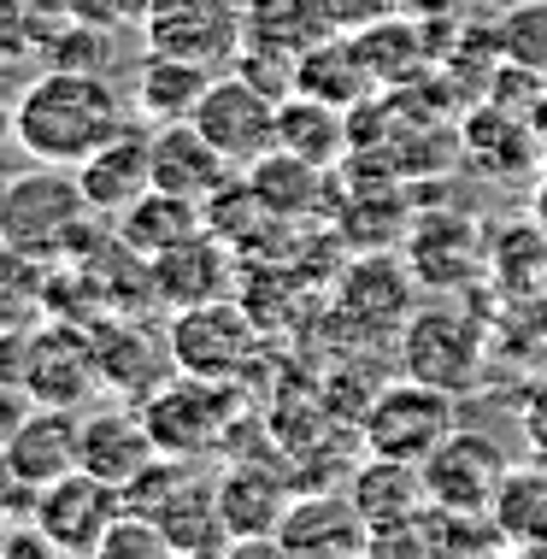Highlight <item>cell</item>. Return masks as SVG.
<instances>
[{"label": "cell", "instance_id": "6da1fadb", "mask_svg": "<svg viewBox=\"0 0 547 559\" xmlns=\"http://www.w3.org/2000/svg\"><path fill=\"white\" fill-rule=\"evenodd\" d=\"M135 107L112 88L106 71H41L36 83H24L19 95V154L41 159V165H78L106 147Z\"/></svg>", "mask_w": 547, "mask_h": 559}, {"label": "cell", "instance_id": "7a4b0ae2", "mask_svg": "<svg viewBox=\"0 0 547 559\" xmlns=\"http://www.w3.org/2000/svg\"><path fill=\"white\" fill-rule=\"evenodd\" d=\"M83 218H88V201H83V183H78L71 165L29 159V171L0 177V236L19 241L29 253H41V260H48V253L66 260V253L88 236Z\"/></svg>", "mask_w": 547, "mask_h": 559}, {"label": "cell", "instance_id": "3957f363", "mask_svg": "<svg viewBox=\"0 0 547 559\" xmlns=\"http://www.w3.org/2000/svg\"><path fill=\"white\" fill-rule=\"evenodd\" d=\"M142 418L154 430L159 453L177 460H206L230 442L236 418H241V389L236 377H194V371H171L154 395L142 401Z\"/></svg>", "mask_w": 547, "mask_h": 559}, {"label": "cell", "instance_id": "277c9868", "mask_svg": "<svg viewBox=\"0 0 547 559\" xmlns=\"http://www.w3.org/2000/svg\"><path fill=\"white\" fill-rule=\"evenodd\" d=\"M453 401H460V395L424 383V377H401V383L377 389V395L365 401V413H359L365 453H389V460L424 465L453 430H460V425H453V413H460Z\"/></svg>", "mask_w": 547, "mask_h": 559}, {"label": "cell", "instance_id": "5b68a950", "mask_svg": "<svg viewBox=\"0 0 547 559\" xmlns=\"http://www.w3.org/2000/svg\"><path fill=\"white\" fill-rule=\"evenodd\" d=\"M177 371L194 377H241L260 359V319L248 307H236L230 295L201 300V307H177L165 324Z\"/></svg>", "mask_w": 547, "mask_h": 559}, {"label": "cell", "instance_id": "8992f818", "mask_svg": "<svg viewBox=\"0 0 547 559\" xmlns=\"http://www.w3.org/2000/svg\"><path fill=\"white\" fill-rule=\"evenodd\" d=\"M142 48L194 59V66L230 71L241 48V7L236 0H142Z\"/></svg>", "mask_w": 547, "mask_h": 559}, {"label": "cell", "instance_id": "52a82bcc", "mask_svg": "<svg viewBox=\"0 0 547 559\" xmlns=\"http://www.w3.org/2000/svg\"><path fill=\"white\" fill-rule=\"evenodd\" d=\"M118 512H124V489L78 465V472L53 477L48 489H36V507H29V519L41 524V536L53 542V554L95 559V554H100V536L112 531Z\"/></svg>", "mask_w": 547, "mask_h": 559}, {"label": "cell", "instance_id": "ba28073f", "mask_svg": "<svg viewBox=\"0 0 547 559\" xmlns=\"http://www.w3.org/2000/svg\"><path fill=\"white\" fill-rule=\"evenodd\" d=\"M194 124L236 171H248V165H260L277 147V100L260 83H248L241 71H218L201 95V107H194Z\"/></svg>", "mask_w": 547, "mask_h": 559}, {"label": "cell", "instance_id": "9c48e42d", "mask_svg": "<svg viewBox=\"0 0 547 559\" xmlns=\"http://www.w3.org/2000/svg\"><path fill=\"white\" fill-rule=\"evenodd\" d=\"M401 371L424 377V383L465 395L483 377V336L465 312L453 307H418L401 330Z\"/></svg>", "mask_w": 547, "mask_h": 559}, {"label": "cell", "instance_id": "30bf717a", "mask_svg": "<svg viewBox=\"0 0 547 559\" xmlns=\"http://www.w3.org/2000/svg\"><path fill=\"white\" fill-rule=\"evenodd\" d=\"M288 501H295V483L277 465L236 453L218 472V512H224V531H230V554H283L277 524H283Z\"/></svg>", "mask_w": 547, "mask_h": 559}, {"label": "cell", "instance_id": "8fae6325", "mask_svg": "<svg viewBox=\"0 0 547 559\" xmlns=\"http://www.w3.org/2000/svg\"><path fill=\"white\" fill-rule=\"evenodd\" d=\"M507 477H512L507 448L483 430H453L424 460V495L436 507H453V512H495V495Z\"/></svg>", "mask_w": 547, "mask_h": 559}, {"label": "cell", "instance_id": "7c38bea8", "mask_svg": "<svg viewBox=\"0 0 547 559\" xmlns=\"http://www.w3.org/2000/svg\"><path fill=\"white\" fill-rule=\"evenodd\" d=\"M88 336H95L100 389H106L112 401L142 406V401L165 383V377L177 371L171 342H165V336H147V330L135 324L130 312H100V319L88 324Z\"/></svg>", "mask_w": 547, "mask_h": 559}, {"label": "cell", "instance_id": "4fadbf2b", "mask_svg": "<svg viewBox=\"0 0 547 559\" xmlns=\"http://www.w3.org/2000/svg\"><path fill=\"white\" fill-rule=\"evenodd\" d=\"M29 401L36 406H83L100 389L95 366V336L78 319H41L36 324V359H29Z\"/></svg>", "mask_w": 547, "mask_h": 559}, {"label": "cell", "instance_id": "5bb4252c", "mask_svg": "<svg viewBox=\"0 0 547 559\" xmlns=\"http://www.w3.org/2000/svg\"><path fill=\"white\" fill-rule=\"evenodd\" d=\"M371 542V524L354 507L347 489H295L283 524H277V548L295 559H342V554H365Z\"/></svg>", "mask_w": 547, "mask_h": 559}, {"label": "cell", "instance_id": "9a60e30c", "mask_svg": "<svg viewBox=\"0 0 547 559\" xmlns=\"http://www.w3.org/2000/svg\"><path fill=\"white\" fill-rule=\"evenodd\" d=\"M159 453L154 430H147L142 406L118 401V406H83V442H78V465L95 472L118 489H130L147 472V460Z\"/></svg>", "mask_w": 547, "mask_h": 559}, {"label": "cell", "instance_id": "2e32d148", "mask_svg": "<svg viewBox=\"0 0 547 559\" xmlns=\"http://www.w3.org/2000/svg\"><path fill=\"white\" fill-rule=\"evenodd\" d=\"M147 265H154V295H159L165 312L218 300V295H230V283H236V248L212 230V224L201 236H189V241H177V248L154 253Z\"/></svg>", "mask_w": 547, "mask_h": 559}, {"label": "cell", "instance_id": "e0dca14e", "mask_svg": "<svg viewBox=\"0 0 547 559\" xmlns=\"http://www.w3.org/2000/svg\"><path fill=\"white\" fill-rule=\"evenodd\" d=\"M336 307L359 336H401L406 319L418 312V300H413V277L401 271V260L365 253V260L347 265V277L336 289Z\"/></svg>", "mask_w": 547, "mask_h": 559}, {"label": "cell", "instance_id": "ac0fdd59", "mask_svg": "<svg viewBox=\"0 0 547 559\" xmlns=\"http://www.w3.org/2000/svg\"><path fill=\"white\" fill-rule=\"evenodd\" d=\"M147 135H154V130L124 124V130L112 135V142L95 147V154L78 165V183H83L88 213L118 218L142 189H154V147H147Z\"/></svg>", "mask_w": 547, "mask_h": 559}, {"label": "cell", "instance_id": "d6986e66", "mask_svg": "<svg viewBox=\"0 0 547 559\" xmlns=\"http://www.w3.org/2000/svg\"><path fill=\"white\" fill-rule=\"evenodd\" d=\"M78 442H83L78 406H29V418L12 430V442L0 453H7V465L29 483V489H48L53 477L78 472Z\"/></svg>", "mask_w": 547, "mask_h": 559}, {"label": "cell", "instance_id": "ffe728a7", "mask_svg": "<svg viewBox=\"0 0 547 559\" xmlns=\"http://www.w3.org/2000/svg\"><path fill=\"white\" fill-rule=\"evenodd\" d=\"M147 147H154V183H159V189H177V194H194V201H212L224 183H236V177H241L236 165L201 135V124H194V118L154 124Z\"/></svg>", "mask_w": 547, "mask_h": 559}, {"label": "cell", "instance_id": "44dd1931", "mask_svg": "<svg viewBox=\"0 0 547 559\" xmlns=\"http://www.w3.org/2000/svg\"><path fill=\"white\" fill-rule=\"evenodd\" d=\"M112 230L124 248H135L142 260H154V253L177 248V241L201 236L206 230V201H194V194H177V189H142L124 213L112 218Z\"/></svg>", "mask_w": 547, "mask_h": 559}, {"label": "cell", "instance_id": "7402d4cb", "mask_svg": "<svg viewBox=\"0 0 547 559\" xmlns=\"http://www.w3.org/2000/svg\"><path fill=\"white\" fill-rule=\"evenodd\" d=\"M212 78H218L212 66H194V59H171V53H147L142 48L130 107L142 118H154V124H177V118H194V107H201Z\"/></svg>", "mask_w": 547, "mask_h": 559}, {"label": "cell", "instance_id": "603a6c76", "mask_svg": "<svg viewBox=\"0 0 547 559\" xmlns=\"http://www.w3.org/2000/svg\"><path fill=\"white\" fill-rule=\"evenodd\" d=\"M347 495H354V507L365 512V524H401L424 512V465L413 460H389V453H365V460L347 472Z\"/></svg>", "mask_w": 547, "mask_h": 559}, {"label": "cell", "instance_id": "cb8c5ba5", "mask_svg": "<svg viewBox=\"0 0 547 559\" xmlns=\"http://www.w3.org/2000/svg\"><path fill=\"white\" fill-rule=\"evenodd\" d=\"M295 88H300V95H312V100H330V107L354 112L359 100H371L377 78L365 71V59H359V48H354V36H342V29H336V36L312 41V48L300 53Z\"/></svg>", "mask_w": 547, "mask_h": 559}, {"label": "cell", "instance_id": "d4e9b609", "mask_svg": "<svg viewBox=\"0 0 547 559\" xmlns=\"http://www.w3.org/2000/svg\"><path fill=\"white\" fill-rule=\"evenodd\" d=\"M536 135H542L536 124H524L512 107L489 100V107H477L465 118V159L477 165V171H489V177H512L542 154Z\"/></svg>", "mask_w": 547, "mask_h": 559}, {"label": "cell", "instance_id": "484cf974", "mask_svg": "<svg viewBox=\"0 0 547 559\" xmlns=\"http://www.w3.org/2000/svg\"><path fill=\"white\" fill-rule=\"evenodd\" d=\"M248 183L271 213H283L295 224L307 213H318V206H330V171L300 159V154H288V147H271L260 165H248Z\"/></svg>", "mask_w": 547, "mask_h": 559}, {"label": "cell", "instance_id": "4316f807", "mask_svg": "<svg viewBox=\"0 0 547 559\" xmlns=\"http://www.w3.org/2000/svg\"><path fill=\"white\" fill-rule=\"evenodd\" d=\"M354 48L365 59V71L377 78V88H401L413 83L424 66H430V36H424L418 19H406V12H394V19L371 24V29H354Z\"/></svg>", "mask_w": 547, "mask_h": 559}, {"label": "cell", "instance_id": "83f0119b", "mask_svg": "<svg viewBox=\"0 0 547 559\" xmlns=\"http://www.w3.org/2000/svg\"><path fill=\"white\" fill-rule=\"evenodd\" d=\"M277 147H288V154H300V159H312L330 171V165L347 154V112L295 88V95L277 100Z\"/></svg>", "mask_w": 547, "mask_h": 559}, {"label": "cell", "instance_id": "f1b7e54d", "mask_svg": "<svg viewBox=\"0 0 547 559\" xmlns=\"http://www.w3.org/2000/svg\"><path fill=\"white\" fill-rule=\"evenodd\" d=\"M241 36L277 41L288 53H307L312 41L336 36L324 0H241Z\"/></svg>", "mask_w": 547, "mask_h": 559}, {"label": "cell", "instance_id": "f546056e", "mask_svg": "<svg viewBox=\"0 0 547 559\" xmlns=\"http://www.w3.org/2000/svg\"><path fill=\"white\" fill-rule=\"evenodd\" d=\"M495 519L507 531V548L547 554V465H512V477L495 495Z\"/></svg>", "mask_w": 547, "mask_h": 559}, {"label": "cell", "instance_id": "4dcf8cb0", "mask_svg": "<svg viewBox=\"0 0 547 559\" xmlns=\"http://www.w3.org/2000/svg\"><path fill=\"white\" fill-rule=\"evenodd\" d=\"M48 319V260L0 236V324Z\"/></svg>", "mask_w": 547, "mask_h": 559}, {"label": "cell", "instance_id": "1f68e13d", "mask_svg": "<svg viewBox=\"0 0 547 559\" xmlns=\"http://www.w3.org/2000/svg\"><path fill=\"white\" fill-rule=\"evenodd\" d=\"M495 29H500V59H512V66L542 71V78H547V0L500 7Z\"/></svg>", "mask_w": 547, "mask_h": 559}, {"label": "cell", "instance_id": "d6a6232c", "mask_svg": "<svg viewBox=\"0 0 547 559\" xmlns=\"http://www.w3.org/2000/svg\"><path fill=\"white\" fill-rule=\"evenodd\" d=\"M295 66H300V53H288L277 48V41H253V36H241V48H236V66L248 83H260L271 100H283V95H295Z\"/></svg>", "mask_w": 547, "mask_h": 559}, {"label": "cell", "instance_id": "836d02e7", "mask_svg": "<svg viewBox=\"0 0 547 559\" xmlns=\"http://www.w3.org/2000/svg\"><path fill=\"white\" fill-rule=\"evenodd\" d=\"M95 559H171V542H165V531L147 519V512L124 507L112 519V531L100 536V554Z\"/></svg>", "mask_w": 547, "mask_h": 559}, {"label": "cell", "instance_id": "e575fe53", "mask_svg": "<svg viewBox=\"0 0 547 559\" xmlns=\"http://www.w3.org/2000/svg\"><path fill=\"white\" fill-rule=\"evenodd\" d=\"M36 53V7L29 0H0V66Z\"/></svg>", "mask_w": 547, "mask_h": 559}, {"label": "cell", "instance_id": "d590c367", "mask_svg": "<svg viewBox=\"0 0 547 559\" xmlns=\"http://www.w3.org/2000/svg\"><path fill=\"white\" fill-rule=\"evenodd\" d=\"M29 359H36V324H0V383H29Z\"/></svg>", "mask_w": 547, "mask_h": 559}, {"label": "cell", "instance_id": "8d00e7d4", "mask_svg": "<svg viewBox=\"0 0 547 559\" xmlns=\"http://www.w3.org/2000/svg\"><path fill=\"white\" fill-rule=\"evenodd\" d=\"M330 7V24L342 29V36H354V29H371L401 12V0H324Z\"/></svg>", "mask_w": 547, "mask_h": 559}, {"label": "cell", "instance_id": "74e56055", "mask_svg": "<svg viewBox=\"0 0 547 559\" xmlns=\"http://www.w3.org/2000/svg\"><path fill=\"white\" fill-rule=\"evenodd\" d=\"M29 507H36V489L7 465V453H0V531H12V524L29 519Z\"/></svg>", "mask_w": 547, "mask_h": 559}, {"label": "cell", "instance_id": "f35d334b", "mask_svg": "<svg viewBox=\"0 0 547 559\" xmlns=\"http://www.w3.org/2000/svg\"><path fill=\"white\" fill-rule=\"evenodd\" d=\"M519 418H524V442H530V453H536V460L547 465V377L524 395V413H519Z\"/></svg>", "mask_w": 547, "mask_h": 559}, {"label": "cell", "instance_id": "ab89813d", "mask_svg": "<svg viewBox=\"0 0 547 559\" xmlns=\"http://www.w3.org/2000/svg\"><path fill=\"white\" fill-rule=\"evenodd\" d=\"M29 406H36V401H29V389L0 383V448H7V442H12V430H19L24 418H29Z\"/></svg>", "mask_w": 547, "mask_h": 559}, {"label": "cell", "instance_id": "60d3db41", "mask_svg": "<svg viewBox=\"0 0 547 559\" xmlns=\"http://www.w3.org/2000/svg\"><path fill=\"white\" fill-rule=\"evenodd\" d=\"M401 12L418 24H448V19H460V12H471V0H401Z\"/></svg>", "mask_w": 547, "mask_h": 559}, {"label": "cell", "instance_id": "b9f144b4", "mask_svg": "<svg viewBox=\"0 0 547 559\" xmlns=\"http://www.w3.org/2000/svg\"><path fill=\"white\" fill-rule=\"evenodd\" d=\"M19 147V100H0V159Z\"/></svg>", "mask_w": 547, "mask_h": 559}, {"label": "cell", "instance_id": "7bdbcfd3", "mask_svg": "<svg viewBox=\"0 0 547 559\" xmlns=\"http://www.w3.org/2000/svg\"><path fill=\"white\" fill-rule=\"evenodd\" d=\"M536 224H542V230H547V183L536 189Z\"/></svg>", "mask_w": 547, "mask_h": 559}, {"label": "cell", "instance_id": "ee69618b", "mask_svg": "<svg viewBox=\"0 0 547 559\" xmlns=\"http://www.w3.org/2000/svg\"><path fill=\"white\" fill-rule=\"evenodd\" d=\"M29 7H48V12H71L78 0H29Z\"/></svg>", "mask_w": 547, "mask_h": 559}, {"label": "cell", "instance_id": "f6af8a7d", "mask_svg": "<svg viewBox=\"0 0 547 559\" xmlns=\"http://www.w3.org/2000/svg\"><path fill=\"white\" fill-rule=\"evenodd\" d=\"M471 7H489V12H500V7H519V0H471Z\"/></svg>", "mask_w": 547, "mask_h": 559}, {"label": "cell", "instance_id": "bcb514c9", "mask_svg": "<svg viewBox=\"0 0 547 559\" xmlns=\"http://www.w3.org/2000/svg\"><path fill=\"white\" fill-rule=\"evenodd\" d=\"M236 7H241V0H236Z\"/></svg>", "mask_w": 547, "mask_h": 559}]
</instances>
